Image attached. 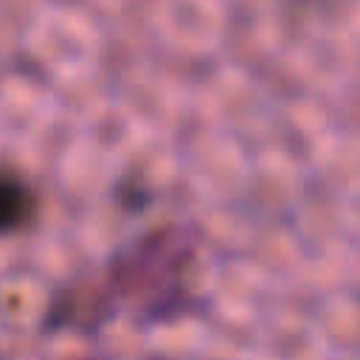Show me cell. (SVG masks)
Instances as JSON below:
<instances>
[{
	"label": "cell",
	"mask_w": 360,
	"mask_h": 360,
	"mask_svg": "<svg viewBox=\"0 0 360 360\" xmlns=\"http://www.w3.org/2000/svg\"><path fill=\"white\" fill-rule=\"evenodd\" d=\"M37 211V197L28 183L11 172H0V233L20 231Z\"/></svg>",
	"instance_id": "1"
}]
</instances>
